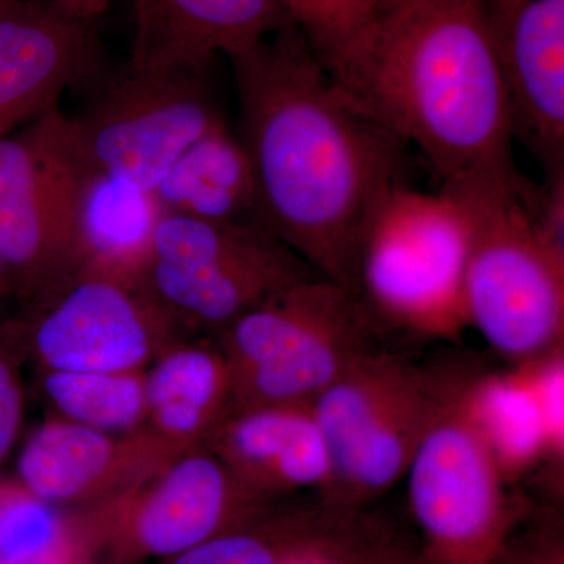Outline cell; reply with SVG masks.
Here are the masks:
<instances>
[{
    "label": "cell",
    "instance_id": "7402d4cb",
    "mask_svg": "<svg viewBox=\"0 0 564 564\" xmlns=\"http://www.w3.org/2000/svg\"><path fill=\"white\" fill-rule=\"evenodd\" d=\"M144 373L40 370V391L54 417L99 432L133 433L147 421Z\"/></svg>",
    "mask_w": 564,
    "mask_h": 564
},
{
    "label": "cell",
    "instance_id": "f546056e",
    "mask_svg": "<svg viewBox=\"0 0 564 564\" xmlns=\"http://www.w3.org/2000/svg\"><path fill=\"white\" fill-rule=\"evenodd\" d=\"M28 564H113L104 562V560L95 558V556H88L79 554V552L65 551L61 554L46 556V558L36 560V562Z\"/></svg>",
    "mask_w": 564,
    "mask_h": 564
},
{
    "label": "cell",
    "instance_id": "5b68a950",
    "mask_svg": "<svg viewBox=\"0 0 564 564\" xmlns=\"http://www.w3.org/2000/svg\"><path fill=\"white\" fill-rule=\"evenodd\" d=\"M469 247V220L454 196L395 185L364 229L359 299L384 328L459 339Z\"/></svg>",
    "mask_w": 564,
    "mask_h": 564
},
{
    "label": "cell",
    "instance_id": "d6a6232c",
    "mask_svg": "<svg viewBox=\"0 0 564 564\" xmlns=\"http://www.w3.org/2000/svg\"><path fill=\"white\" fill-rule=\"evenodd\" d=\"M11 2V0H0V9L7 6V3Z\"/></svg>",
    "mask_w": 564,
    "mask_h": 564
},
{
    "label": "cell",
    "instance_id": "44dd1931",
    "mask_svg": "<svg viewBox=\"0 0 564 564\" xmlns=\"http://www.w3.org/2000/svg\"><path fill=\"white\" fill-rule=\"evenodd\" d=\"M458 395L467 422L508 485L545 462L540 408L519 364L459 384Z\"/></svg>",
    "mask_w": 564,
    "mask_h": 564
},
{
    "label": "cell",
    "instance_id": "484cf974",
    "mask_svg": "<svg viewBox=\"0 0 564 564\" xmlns=\"http://www.w3.org/2000/svg\"><path fill=\"white\" fill-rule=\"evenodd\" d=\"M21 352L11 340L7 323H0V469L20 440L25 413Z\"/></svg>",
    "mask_w": 564,
    "mask_h": 564
},
{
    "label": "cell",
    "instance_id": "7c38bea8",
    "mask_svg": "<svg viewBox=\"0 0 564 564\" xmlns=\"http://www.w3.org/2000/svg\"><path fill=\"white\" fill-rule=\"evenodd\" d=\"M70 131L88 170L154 191L177 158L228 128L204 74H107Z\"/></svg>",
    "mask_w": 564,
    "mask_h": 564
},
{
    "label": "cell",
    "instance_id": "e0dca14e",
    "mask_svg": "<svg viewBox=\"0 0 564 564\" xmlns=\"http://www.w3.org/2000/svg\"><path fill=\"white\" fill-rule=\"evenodd\" d=\"M237 480L276 502L299 489L323 492L332 462L310 403H280L237 411L210 441Z\"/></svg>",
    "mask_w": 564,
    "mask_h": 564
},
{
    "label": "cell",
    "instance_id": "d4e9b609",
    "mask_svg": "<svg viewBox=\"0 0 564 564\" xmlns=\"http://www.w3.org/2000/svg\"><path fill=\"white\" fill-rule=\"evenodd\" d=\"M529 378L545 434V464L560 489L564 463V344L518 362Z\"/></svg>",
    "mask_w": 564,
    "mask_h": 564
},
{
    "label": "cell",
    "instance_id": "8992f818",
    "mask_svg": "<svg viewBox=\"0 0 564 564\" xmlns=\"http://www.w3.org/2000/svg\"><path fill=\"white\" fill-rule=\"evenodd\" d=\"M452 389L378 348L315 397L311 406L332 462L323 502L355 511L392 488L406 475Z\"/></svg>",
    "mask_w": 564,
    "mask_h": 564
},
{
    "label": "cell",
    "instance_id": "83f0119b",
    "mask_svg": "<svg viewBox=\"0 0 564 564\" xmlns=\"http://www.w3.org/2000/svg\"><path fill=\"white\" fill-rule=\"evenodd\" d=\"M63 10L82 21L95 22L109 9L111 0H57Z\"/></svg>",
    "mask_w": 564,
    "mask_h": 564
},
{
    "label": "cell",
    "instance_id": "4dcf8cb0",
    "mask_svg": "<svg viewBox=\"0 0 564 564\" xmlns=\"http://www.w3.org/2000/svg\"><path fill=\"white\" fill-rule=\"evenodd\" d=\"M399 2H402V0H373V6L375 10H377V14H380Z\"/></svg>",
    "mask_w": 564,
    "mask_h": 564
},
{
    "label": "cell",
    "instance_id": "3957f363",
    "mask_svg": "<svg viewBox=\"0 0 564 564\" xmlns=\"http://www.w3.org/2000/svg\"><path fill=\"white\" fill-rule=\"evenodd\" d=\"M470 225L464 273L467 328L516 362L564 344V251L544 239L534 204L541 184L466 174L441 182Z\"/></svg>",
    "mask_w": 564,
    "mask_h": 564
},
{
    "label": "cell",
    "instance_id": "4fadbf2b",
    "mask_svg": "<svg viewBox=\"0 0 564 564\" xmlns=\"http://www.w3.org/2000/svg\"><path fill=\"white\" fill-rule=\"evenodd\" d=\"M107 74L95 22L57 0H11L0 9V139L58 109L70 88L95 90Z\"/></svg>",
    "mask_w": 564,
    "mask_h": 564
},
{
    "label": "cell",
    "instance_id": "2e32d148",
    "mask_svg": "<svg viewBox=\"0 0 564 564\" xmlns=\"http://www.w3.org/2000/svg\"><path fill=\"white\" fill-rule=\"evenodd\" d=\"M291 24L284 0H133L126 66L206 76L217 55L232 57Z\"/></svg>",
    "mask_w": 564,
    "mask_h": 564
},
{
    "label": "cell",
    "instance_id": "836d02e7",
    "mask_svg": "<svg viewBox=\"0 0 564 564\" xmlns=\"http://www.w3.org/2000/svg\"><path fill=\"white\" fill-rule=\"evenodd\" d=\"M500 564H505V563H500Z\"/></svg>",
    "mask_w": 564,
    "mask_h": 564
},
{
    "label": "cell",
    "instance_id": "6da1fadb",
    "mask_svg": "<svg viewBox=\"0 0 564 564\" xmlns=\"http://www.w3.org/2000/svg\"><path fill=\"white\" fill-rule=\"evenodd\" d=\"M229 62L259 225L358 295L364 229L406 184L408 144L345 101L295 24Z\"/></svg>",
    "mask_w": 564,
    "mask_h": 564
},
{
    "label": "cell",
    "instance_id": "8fae6325",
    "mask_svg": "<svg viewBox=\"0 0 564 564\" xmlns=\"http://www.w3.org/2000/svg\"><path fill=\"white\" fill-rule=\"evenodd\" d=\"M458 392L456 384L404 475L421 556L425 564H500L519 516Z\"/></svg>",
    "mask_w": 564,
    "mask_h": 564
},
{
    "label": "cell",
    "instance_id": "4316f807",
    "mask_svg": "<svg viewBox=\"0 0 564 564\" xmlns=\"http://www.w3.org/2000/svg\"><path fill=\"white\" fill-rule=\"evenodd\" d=\"M505 564H564L563 524L558 514L543 519L514 554L505 552Z\"/></svg>",
    "mask_w": 564,
    "mask_h": 564
},
{
    "label": "cell",
    "instance_id": "9a60e30c",
    "mask_svg": "<svg viewBox=\"0 0 564 564\" xmlns=\"http://www.w3.org/2000/svg\"><path fill=\"white\" fill-rule=\"evenodd\" d=\"M177 456L144 429L115 434L52 417L22 445L18 481L52 507L87 508L147 480Z\"/></svg>",
    "mask_w": 564,
    "mask_h": 564
},
{
    "label": "cell",
    "instance_id": "52a82bcc",
    "mask_svg": "<svg viewBox=\"0 0 564 564\" xmlns=\"http://www.w3.org/2000/svg\"><path fill=\"white\" fill-rule=\"evenodd\" d=\"M321 276L254 221H206L165 214L141 284L188 334L220 333L299 282Z\"/></svg>",
    "mask_w": 564,
    "mask_h": 564
},
{
    "label": "cell",
    "instance_id": "ffe728a7",
    "mask_svg": "<svg viewBox=\"0 0 564 564\" xmlns=\"http://www.w3.org/2000/svg\"><path fill=\"white\" fill-rule=\"evenodd\" d=\"M165 214L258 223L254 174L242 141L218 129L187 148L152 191Z\"/></svg>",
    "mask_w": 564,
    "mask_h": 564
},
{
    "label": "cell",
    "instance_id": "d6986e66",
    "mask_svg": "<svg viewBox=\"0 0 564 564\" xmlns=\"http://www.w3.org/2000/svg\"><path fill=\"white\" fill-rule=\"evenodd\" d=\"M163 215L154 193L88 170L77 204L80 269L141 282Z\"/></svg>",
    "mask_w": 564,
    "mask_h": 564
},
{
    "label": "cell",
    "instance_id": "277c9868",
    "mask_svg": "<svg viewBox=\"0 0 564 564\" xmlns=\"http://www.w3.org/2000/svg\"><path fill=\"white\" fill-rule=\"evenodd\" d=\"M383 328L359 295L326 278L285 289L214 336L231 372L234 413L313 402L380 348Z\"/></svg>",
    "mask_w": 564,
    "mask_h": 564
},
{
    "label": "cell",
    "instance_id": "1f68e13d",
    "mask_svg": "<svg viewBox=\"0 0 564 564\" xmlns=\"http://www.w3.org/2000/svg\"><path fill=\"white\" fill-rule=\"evenodd\" d=\"M10 292L9 278H7L6 270H3L2 263H0V296L7 295Z\"/></svg>",
    "mask_w": 564,
    "mask_h": 564
},
{
    "label": "cell",
    "instance_id": "7a4b0ae2",
    "mask_svg": "<svg viewBox=\"0 0 564 564\" xmlns=\"http://www.w3.org/2000/svg\"><path fill=\"white\" fill-rule=\"evenodd\" d=\"M322 63L345 101L414 144L440 182L521 174L484 0H402Z\"/></svg>",
    "mask_w": 564,
    "mask_h": 564
},
{
    "label": "cell",
    "instance_id": "5bb4252c",
    "mask_svg": "<svg viewBox=\"0 0 564 564\" xmlns=\"http://www.w3.org/2000/svg\"><path fill=\"white\" fill-rule=\"evenodd\" d=\"M514 139L545 177L564 174V0H484Z\"/></svg>",
    "mask_w": 564,
    "mask_h": 564
},
{
    "label": "cell",
    "instance_id": "cb8c5ba5",
    "mask_svg": "<svg viewBox=\"0 0 564 564\" xmlns=\"http://www.w3.org/2000/svg\"><path fill=\"white\" fill-rule=\"evenodd\" d=\"M284 6L322 62L343 51L377 17L373 0H284Z\"/></svg>",
    "mask_w": 564,
    "mask_h": 564
},
{
    "label": "cell",
    "instance_id": "f1b7e54d",
    "mask_svg": "<svg viewBox=\"0 0 564 564\" xmlns=\"http://www.w3.org/2000/svg\"><path fill=\"white\" fill-rule=\"evenodd\" d=\"M367 564H425L423 563L422 556H413L400 552L399 549L392 547L388 543H384L378 547L372 558Z\"/></svg>",
    "mask_w": 564,
    "mask_h": 564
},
{
    "label": "cell",
    "instance_id": "603a6c76",
    "mask_svg": "<svg viewBox=\"0 0 564 564\" xmlns=\"http://www.w3.org/2000/svg\"><path fill=\"white\" fill-rule=\"evenodd\" d=\"M332 507L265 513L158 564H285L325 522Z\"/></svg>",
    "mask_w": 564,
    "mask_h": 564
},
{
    "label": "cell",
    "instance_id": "30bf717a",
    "mask_svg": "<svg viewBox=\"0 0 564 564\" xmlns=\"http://www.w3.org/2000/svg\"><path fill=\"white\" fill-rule=\"evenodd\" d=\"M22 358L39 370L140 372L192 336L141 282L79 269L7 323Z\"/></svg>",
    "mask_w": 564,
    "mask_h": 564
},
{
    "label": "cell",
    "instance_id": "ac0fdd59",
    "mask_svg": "<svg viewBox=\"0 0 564 564\" xmlns=\"http://www.w3.org/2000/svg\"><path fill=\"white\" fill-rule=\"evenodd\" d=\"M144 378L143 429L173 454L209 447L234 413L231 372L215 340L182 337L148 367Z\"/></svg>",
    "mask_w": 564,
    "mask_h": 564
},
{
    "label": "cell",
    "instance_id": "9c48e42d",
    "mask_svg": "<svg viewBox=\"0 0 564 564\" xmlns=\"http://www.w3.org/2000/svg\"><path fill=\"white\" fill-rule=\"evenodd\" d=\"M87 172L61 107L0 139V263L24 304L80 269L77 204Z\"/></svg>",
    "mask_w": 564,
    "mask_h": 564
},
{
    "label": "cell",
    "instance_id": "ba28073f",
    "mask_svg": "<svg viewBox=\"0 0 564 564\" xmlns=\"http://www.w3.org/2000/svg\"><path fill=\"white\" fill-rule=\"evenodd\" d=\"M209 448L187 452L68 522L70 547L113 564H158L273 507Z\"/></svg>",
    "mask_w": 564,
    "mask_h": 564
}]
</instances>
